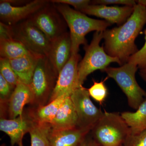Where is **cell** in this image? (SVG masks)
Wrapping results in <instances>:
<instances>
[{"label":"cell","instance_id":"1","mask_svg":"<svg viewBox=\"0 0 146 146\" xmlns=\"http://www.w3.org/2000/svg\"><path fill=\"white\" fill-rule=\"evenodd\" d=\"M146 24V0L136 1L134 10L125 23L118 27L103 32L104 49L108 54L117 58L121 65L138 51L136 37Z\"/></svg>","mask_w":146,"mask_h":146},{"label":"cell","instance_id":"2","mask_svg":"<svg viewBox=\"0 0 146 146\" xmlns=\"http://www.w3.org/2000/svg\"><path fill=\"white\" fill-rule=\"evenodd\" d=\"M53 4L70 29L72 42L71 55L78 54L80 45H87L85 36L89 33L104 31L112 25L106 21L89 18L84 13L71 8L69 5Z\"/></svg>","mask_w":146,"mask_h":146},{"label":"cell","instance_id":"3","mask_svg":"<svg viewBox=\"0 0 146 146\" xmlns=\"http://www.w3.org/2000/svg\"><path fill=\"white\" fill-rule=\"evenodd\" d=\"M90 133L98 146H123L130 131L119 113L105 111Z\"/></svg>","mask_w":146,"mask_h":146},{"label":"cell","instance_id":"4","mask_svg":"<svg viewBox=\"0 0 146 146\" xmlns=\"http://www.w3.org/2000/svg\"><path fill=\"white\" fill-rule=\"evenodd\" d=\"M58 75L47 56H42L39 58L31 83L29 85L33 96L31 104L35 108L48 104Z\"/></svg>","mask_w":146,"mask_h":146},{"label":"cell","instance_id":"5","mask_svg":"<svg viewBox=\"0 0 146 146\" xmlns=\"http://www.w3.org/2000/svg\"><path fill=\"white\" fill-rule=\"evenodd\" d=\"M103 32H96L90 44L84 46L85 55L78 65L79 86H82L87 77L94 71H103L112 63L121 65L117 58L108 54L103 46H100V42L103 39Z\"/></svg>","mask_w":146,"mask_h":146},{"label":"cell","instance_id":"6","mask_svg":"<svg viewBox=\"0 0 146 146\" xmlns=\"http://www.w3.org/2000/svg\"><path fill=\"white\" fill-rule=\"evenodd\" d=\"M138 68L135 64L127 62L119 68L108 67L103 71L116 81L127 97L129 106L136 110L146 100V91L136 80Z\"/></svg>","mask_w":146,"mask_h":146},{"label":"cell","instance_id":"7","mask_svg":"<svg viewBox=\"0 0 146 146\" xmlns=\"http://www.w3.org/2000/svg\"><path fill=\"white\" fill-rule=\"evenodd\" d=\"M11 27L14 39L33 53L48 56L51 42L30 20L27 19Z\"/></svg>","mask_w":146,"mask_h":146},{"label":"cell","instance_id":"8","mask_svg":"<svg viewBox=\"0 0 146 146\" xmlns=\"http://www.w3.org/2000/svg\"><path fill=\"white\" fill-rule=\"evenodd\" d=\"M90 96L88 89L81 86L75 89L70 97L77 115V127L91 131L104 112L96 107Z\"/></svg>","mask_w":146,"mask_h":146},{"label":"cell","instance_id":"9","mask_svg":"<svg viewBox=\"0 0 146 146\" xmlns=\"http://www.w3.org/2000/svg\"><path fill=\"white\" fill-rule=\"evenodd\" d=\"M28 19L50 42L66 32V22L53 4L49 3Z\"/></svg>","mask_w":146,"mask_h":146},{"label":"cell","instance_id":"10","mask_svg":"<svg viewBox=\"0 0 146 146\" xmlns=\"http://www.w3.org/2000/svg\"><path fill=\"white\" fill-rule=\"evenodd\" d=\"M49 3L46 0H34L21 6H13L8 1H1V22L13 26L29 19Z\"/></svg>","mask_w":146,"mask_h":146},{"label":"cell","instance_id":"11","mask_svg":"<svg viewBox=\"0 0 146 146\" xmlns=\"http://www.w3.org/2000/svg\"><path fill=\"white\" fill-rule=\"evenodd\" d=\"M80 58L78 53L71 55L70 59L58 74L56 84L48 104L63 95L70 96L75 89L79 87L78 65Z\"/></svg>","mask_w":146,"mask_h":146},{"label":"cell","instance_id":"12","mask_svg":"<svg viewBox=\"0 0 146 146\" xmlns=\"http://www.w3.org/2000/svg\"><path fill=\"white\" fill-rule=\"evenodd\" d=\"M134 7L108 6L90 4L80 11L84 14L103 18L110 24L121 25L133 13Z\"/></svg>","mask_w":146,"mask_h":146},{"label":"cell","instance_id":"13","mask_svg":"<svg viewBox=\"0 0 146 146\" xmlns=\"http://www.w3.org/2000/svg\"><path fill=\"white\" fill-rule=\"evenodd\" d=\"M33 119L29 112L14 119L1 118L0 129L6 133L10 139L11 146H23V139L24 135L29 132Z\"/></svg>","mask_w":146,"mask_h":146},{"label":"cell","instance_id":"14","mask_svg":"<svg viewBox=\"0 0 146 146\" xmlns=\"http://www.w3.org/2000/svg\"><path fill=\"white\" fill-rule=\"evenodd\" d=\"M71 48L70 35L67 32L51 42L47 57L58 74L71 57Z\"/></svg>","mask_w":146,"mask_h":146},{"label":"cell","instance_id":"15","mask_svg":"<svg viewBox=\"0 0 146 146\" xmlns=\"http://www.w3.org/2000/svg\"><path fill=\"white\" fill-rule=\"evenodd\" d=\"M33 100V94L29 85L19 80L6 108L9 119H14L22 116L24 106L28 104H31Z\"/></svg>","mask_w":146,"mask_h":146},{"label":"cell","instance_id":"16","mask_svg":"<svg viewBox=\"0 0 146 146\" xmlns=\"http://www.w3.org/2000/svg\"><path fill=\"white\" fill-rule=\"evenodd\" d=\"M90 131L76 127L62 130H51L50 146H79Z\"/></svg>","mask_w":146,"mask_h":146},{"label":"cell","instance_id":"17","mask_svg":"<svg viewBox=\"0 0 146 146\" xmlns=\"http://www.w3.org/2000/svg\"><path fill=\"white\" fill-rule=\"evenodd\" d=\"M78 117L70 97L65 100L50 124L52 130L72 129L77 127Z\"/></svg>","mask_w":146,"mask_h":146},{"label":"cell","instance_id":"18","mask_svg":"<svg viewBox=\"0 0 146 146\" xmlns=\"http://www.w3.org/2000/svg\"><path fill=\"white\" fill-rule=\"evenodd\" d=\"M42 56L31 53L23 57L9 60L19 80L27 85L30 84L37 62Z\"/></svg>","mask_w":146,"mask_h":146},{"label":"cell","instance_id":"19","mask_svg":"<svg viewBox=\"0 0 146 146\" xmlns=\"http://www.w3.org/2000/svg\"><path fill=\"white\" fill-rule=\"evenodd\" d=\"M70 96L68 95H63L44 106L29 110V112L33 119L36 121L50 124L65 100Z\"/></svg>","mask_w":146,"mask_h":146},{"label":"cell","instance_id":"20","mask_svg":"<svg viewBox=\"0 0 146 146\" xmlns=\"http://www.w3.org/2000/svg\"><path fill=\"white\" fill-rule=\"evenodd\" d=\"M122 117L128 126L131 135L140 134L146 131V100L135 112H125Z\"/></svg>","mask_w":146,"mask_h":146},{"label":"cell","instance_id":"21","mask_svg":"<svg viewBox=\"0 0 146 146\" xmlns=\"http://www.w3.org/2000/svg\"><path fill=\"white\" fill-rule=\"evenodd\" d=\"M31 53L20 42L14 39L0 40L1 58L13 60L29 54Z\"/></svg>","mask_w":146,"mask_h":146},{"label":"cell","instance_id":"22","mask_svg":"<svg viewBox=\"0 0 146 146\" xmlns=\"http://www.w3.org/2000/svg\"><path fill=\"white\" fill-rule=\"evenodd\" d=\"M33 120L29 132L31 146H50L49 135L51 128L50 124Z\"/></svg>","mask_w":146,"mask_h":146},{"label":"cell","instance_id":"23","mask_svg":"<svg viewBox=\"0 0 146 146\" xmlns=\"http://www.w3.org/2000/svg\"><path fill=\"white\" fill-rule=\"evenodd\" d=\"M0 72L11 87L13 89H15L19 80L11 67L9 60L0 58Z\"/></svg>","mask_w":146,"mask_h":146},{"label":"cell","instance_id":"24","mask_svg":"<svg viewBox=\"0 0 146 146\" xmlns=\"http://www.w3.org/2000/svg\"><path fill=\"white\" fill-rule=\"evenodd\" d=\"M106 79L100 82L94 80V84L88 89L90 96L100 104H102L107 96V89L104 84Z\"/></svg>","mask_w":146,"mask_h":146},{"label":"cell","instance_id":"25","mask_svg":"<svg viewBox=\"0 0 146 146\" xmlns=\"http://www.w3.org/2000/svg\"><path fill=\"white\" fill-rule=\"evenodd\" d=\"M9 83L0 74V98L1 107L6 108L7 102L13 91Z\"/></svg>","mask_w":146,"mask_h":146},{"label":"cell","instance_id":"26","mask_svg":"<svg viewBox=\"0 0 146 146\" xmlns=\"http://www.w3.org/2000/svg\"><path fill=\"white\" fill-rule=\"evenodd\" d=\"M145 34V42L144 46L135 54L131 56L127 62L135 64L140 69L146 67V29Z\"/></svg>","mask_w":146,"mask_h":146},{"label":"cell","instance_id":"27","mask_svg":"<svg viewBox=\"0 0 146 146\" xmlns=\"http://www.w3.org/2000/svg\"><path fill=\"white\" fill-rule=\"evenodd\" d=\"M53 4H60L71 5L74 7L75 10L80 11L91 3L89 0H52L49 1Z\"/></svg>","mask_w":146,"mask_h":146},{"label":"cell","instance_id":"28","mask_svg":"<svg viewBox=\"0 0 146 146\" xmlns=\"http://www.w3.org/2000/svg\"><path fill=\"white\" fill-rule=\"evenodd\" d=\"M123 146H146V131L138 135H129Z\"/></svg>","mask_w":146,"mask_h":146},{"label":"cell","instance_id":"29","mask_svg":"<svg viewBox=\"0 0 146 146\" xmlns=\"http://www.w3.org/2000/svg\"><path fill=\"white\" fill-rule=\"evenodd\" d=\"M91 4L105 5H123L128 6L134 7L136 4V1L133 0H95L92 1Z\"/></svg>","mask_w":146,"mask_h":146},{"label":"cell","instance_id":"30","mask_svg":"<svg viewBox=\"0 0 146 146\" xmlns=\"http://www.w3.org/2000/svg\"><path fill=\"white\" fill-rule=\"evenodd\" d=\"M13 38V30L11 26L0 22V40Z\"/></svg>","mask_w":146,"mask_h":146},{"label":"cell","instance_id":"31","mask_svg":"<svg viewBox=\"0 0 146 146\" xmlns=\"http://www.w3.org/2000/svg\"><path fill=\"white\" fill-rule=\"evenodd\" d=\"M79 146H98V145L91 137L89 132Z\"/></svg>","mask_w":146,"mask_h":146},{"label":"cell","instance_id":"32","mask_svg":"<svg viewBox=\"0 0 146 146\" xmlns=\"http://www.w3.org/2000/svg\"><path fill=\"white\" fill-rule=\"evenodd\" d=\"M140 75L142 78L146 81V67L140 69Z\"/></svg>","mask_w":146,"mask_h":146},{"label":"cell","instance_id":"33","mask_svg":"<svg viewBox=\"0 0 146 146\" xmlns=\"http://www.w3.org/2000/svg\"></svg>","mask_w":146,"mask_h":146}]
</instances>
